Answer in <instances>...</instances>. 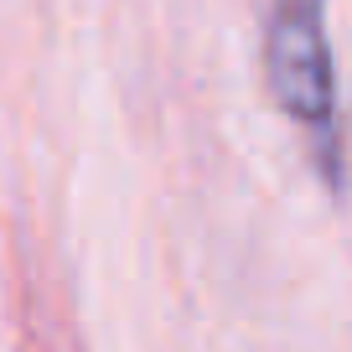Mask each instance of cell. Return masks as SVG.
I'll return each mask as SVG.
<instances>
[{"mask_svg": "<svg viewBox=\"0 0 352 352\" xmlns=\"http://www.w3.org/2000/svg\"><path fill=\"white\" fill-rule=\"evenodd\" d=\"M264 88L300 135L316 176L342 192V99L327 36V0H270L264 16Z\"/></svg>", "mask_w": 352, "mask_h": 352, "instance_id": "cell-1", "label": "cell"}]
</instances>
